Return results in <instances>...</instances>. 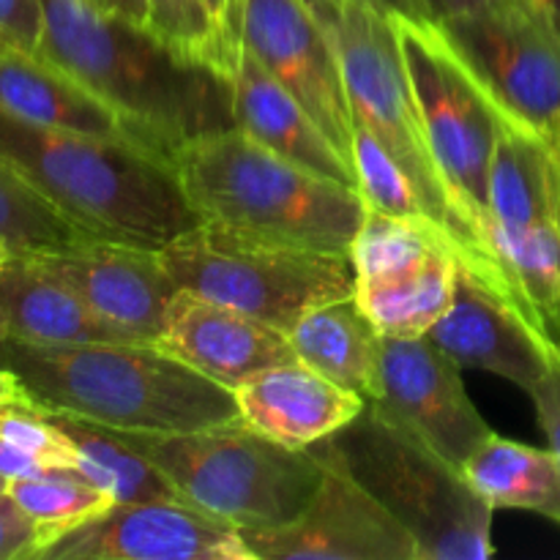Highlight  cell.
<instances>
[{"label":"cell","instance_id":"6da1fadb","mask_svg":"<svg viewBox=\"0 0 560 560\" xmlns=\"http://www.w3.org/2000/svg\"><path fill=\"white\" fill-rule=\"evenodd\" d=\"M38 3V58L109 104L140 145L173 159L189 142L235 126L233 77L184 58L148 25L91 0Z\"/></svg>","mask_w":560,"mask_h":560},{"label":"cell","instance_id":"7a4b0ae2","mask_svg":"<svg viewBox=\"0 0 560 560\" xmlns=\"http://www.w3.org/2000/svg\"><path fill=\"white\" fill-rule=\"evenodd\" d=\"M0 159L91 238L162 252L202 224L173 159L140 142L44 129L0 109Z\"/></svg>","mask_w":560,"mask_h":560},{"label":"cell","instance_id":"3957f363","mask_svg":"<svg viewBox=\"0 0 560 560\" xmlns=\"http://www.w3.org/2000/svg\"><path fill=\"white\" fill-rule=\"evenodd\" d=\"M9 366L44 410L126 432H189L238 421L233 388L159 342L33 345L5 337Z\"/></svg>","mask_w":560,"mask_h":560},{"label":"cell","instance_id":"277c9868","mask_svg":"<svg viewBox=\"0 0 560 560\" xmlns=\"http://www.w3.org/2000/svg\"><path fill=\"white\" fill-rule=\"evenodd\" d=\"M306 3L320 16L323 27L337 47L355 124L364 126L405 170L427 217L448 235L457 249L459 266L468 268L474 277L517 306L490 244L454 206L446 178L438 167L394 14L359 0H306Z\"/></svg>","mask_w":560,"mask_h":560},{"label":"cell","instance_id":"5b68a950","mask_svg":"<svg viewBox=\"0 0 560 560\" xmlns=\"http://www.w3.org/2000/svg\"><path fill=\"white\" fill-rule=\"evenodd\" d=\"M173 167L202 222L328 255H350L370 208L359 189L277 156L235 126L184 145Z\"/></svg>","mask_w":560,"mask_h":560},{"label":"cell","instance_id":"8992f818","mask_svg":"<svg viewBox=\"0 0 560 560\" xmlns=\"http://www.w3.org/2000/svg\"><path fill=\"white\" fill-rule=\"evenodd\" d=\"M348 470L383 503L419 547V560H487L495 556V509L383 405L366 402L348 427L310 448Z\"/></svg>","mask_w":560,"mask_h":560},{"label":"cell","instance_id":"52a82bcc","mask_svg":"<svg viewBox=\"0 0 560 560\" xmlns=\"http://www.w3.org/2000/svg\"><path fill=\"white\" fill-rule=\"evenodd\" d=\"M115 432L145 454L186 503L241 530L293 523L326 474L310 448L282 446L241 419L189 432Z\"/></svg>","mask_w":560,"mask_h":560},{"label":"cell","instance_id":"ba28073f","mask_svg":"<svg viewBox=\"0 0 560 560\" xmlns=\"http://www.w3.org/2000/svg\"><path fill=\"white\" fill-rule=\"evenodd\" d=\"M178 290L290 331L315 306L355 293L350 255L304 249L202 222L162 249Z\"/></svg>","mask_w":560,"mask_h":560},{"label":"cell","instance_id":"9c48e42d","mask_svg":"<svg viewBox=\"0 0 560 560\" xmlns=\"http://www.w3.org/2000/svg\"><path fill=\"white\" fill-rule=\"evenodd\" d=\"M394 20L438 167L454 206L487 241L490 164L506 115L438 22Z\"/></svg>","mask_w":560,"mask_h":560},{"label":"cell","instance_id":"30bf717a","mask_svg":"<svg viewBox=\"0 0 560 560\" xmlns=\"http://www.w3.org/2000/svg\"><path fill=\"white\" fill-rule=\"evenodd\" d=\"M441 27L509 120L560 145V22L547 5L501 0Z\"/></svg>","mask_w":560,"mask_h":560},{"label":"cell","instance_id":"8fae6325","mask_svg":"<svg viewBox=\"0 0 560 560\" xmlns=\"http://www.w3.org/2000/svg\"><path fill=\"white\" fill-rule=\"evenodd\" d=\"M241 49L252 55L353 162L355 118L337 47L306 0H241Z\"/></svg>","mask_w":560,"mask_h":560},{"label":"cell","instance_id":"7c38bea8","mask_svg":"<svg viewBox=\"0 0 560 560\" xmlns=\"http://www.w3.org/2000/svg\"><path fill=\"white\" fill-rule=\"evenodd\" d=\"M42 560H255L238 525L186 501L113 503Z\"/></svg>","mask_w":560,"mask_h":560},{"label":"cell","instance_id":"4fadbf2b","mask_svg":"<svg viewBox=\"0 0 560 560\" xmlns=\"http://www.w3.org/2000/svg\"><path fill=\"white\" fill-rule=\"evenodd\" d=\"M323 468L326 474L320 487L293 523L241 530L252 558L419 560L416 539L377 498H372L348 470L331 463H323Z\"/></svg>","mask_w":560,"mask_h":560},{"label":"cell","instance_id":"5bb4252c","mask_svg":"<svg viewBox=\"0 0 560 560\" xmlns=\"http://www.w3.org/2000/svg\"><path fill=\"white\" fill-rule=\"evenodd\" d=\"M370 402L383 405L457 468L492 432L470 402L459 366L427 337H383L377 392Z\"/></svg>","mask_w":560,"mask_h":560},{"label":"cell","instance_id":"9a60e30c","mask_svg":"<svg viewBox=\"0 0 560 560\" xmlns=\"http://www.w3.org/2000/svg\"><path fill=\"white\" fill-rule=\"evenodd\" d=\"M427 339L459 370L492 372L525 394L547 375L560 353L512 301L463 266L457 268L452 304L427 331Z\"/></svg>","mask_w":560,"mask_h":560},{"label":"cell","instance_id":"2e32d148","mask_svg":"<svg viewBox=\"0 0 560 560\" xmlns=\"http://www.w3.org/2000/svg\"><path fill=\"white\" fill-rule=\"evenodd\" d=\"M33 257L115 326L145 342L162 339L170 310L180 293L162 252L93 238L71 249Z\"/></svg>","mask_w":560,"mask_h":560},{"label":"cell","instance_id":"e0dca14e","mask_svg":"<svg viewBox=\"0 0 560 560\" xmlns=\"http://www.w3.org/2000/svg\"><path fill=\"white\" fill-rule=\"evenodd\" d=\"M159 345L228 388L268 366L299 361L288 331L184 290L170 310Z\"/></svg>","mask_w":560,"mask_h":560},{"label":"cell","instance_id":"ac0fdd59","mask_svg":"<svg viewBox=\"0 0 560 560\" xmlns=\"http://www.w3.org/2000/svg\"><path fill=\"white\" fill-rule=\"evenodd\" d=\"M241 421L290 448H312L348 427L366 399L304 361L268 366L233 388Z\"/></svg>","mask_w":560,"mask_h":560},{"label":"cell","instance_id":"d6986e66","mask_svg":"<svg viewBox=\"0 0 560 560\" xmlns=\"http://www.w3.org/2000/svg\"><path fill=\"white\" fill-rule=\"evenodd\" d=\"M0 317L11 339L33 345L145 342L98 315L33 255H9L0 266Z\"/></svg>","mask_w":560,"mask_h":560},{"label":"cell","instance_id":"ffe728a7","mask_svg":"<svg viewBox=\"0 0 560 560\" xmlns=\"http://www.w3.org/2000/svg\"><path fill=\"white\" fill-rule=\"evenodd\" d=\"M233 91L235 129L310 173L359 189L353 164L331 145L312 115L246 49H241L238 66L233 71Z\"/></svg>","mask_w":560,"mask_h":560},{"label":"cell","instance_id":"44dd1931","mask_svg":"<svg viewBox=\"0 0 560 560\" xmlns=\"http://www.w3.org/2000/svg\"><path fill=\"white\" fill-rule=\"evenodd\" d=\"M0 109L44 129L137 142L124 118L96 93L36 52L5 44L0 47Z\"/></svg>","mask_w":560,"mask_h":560},{"label":"cell","instance_id":"7402d4cb","mask_svg":"<svg viewBox=\"0 0 560 560\" xmlns=\"http://www.w3.org/2000/svg\"><path fill=\"white\" fill-rule=\"evenodd\" d=\"M560 219V145L503 120L490 164L487 228H528Z\"/></svg>","mask_w":560,"mask_h":560},{"label":"cell","instance_id":"603a6c76","mask_svg":"<svg viewBox=\"0 0 560 560\" xmlns=\"http://www.w3.org/2000/svg\"><path fill=\"white\" fill-rule=\"evenodd\" d=\"M288 334L299 361L361 394L366 402L375 397L383 334L355 293L315 306Z\"/></svg>","mask_w":560,"mask_h":560},{"label":"cell","instance_id":"cb8c5ba5","mask_svg":"<svg viewBox=\"0 0 560 560\" xmlns=\"http://www.w3.org/2000/svg\"><path fill=\"white\" fill-rule=\"evenodd\" d=\"M463 474L492 509H523L560 525V457L552 448L490 432L463 463Z\"/></svg>","mask_w":560,"mask_h":560},{"label":"cell","instance_id":"d4e9b609","mask_svg":"<svg viewBox=\"0 0 560 560\" xmlns=\"http://www.w3.org/2000/svg\"><path fill=\"white\" fill-rule=\"evenodd\" d=\"M457 255L446 246L399 271L355 282V299L383 337H427L457 288Z\"/></svg>","mask_w":560,"mask_h":560},{"label":"cell","instance_id":"484cf974","mask_svg":"<svg viewBox=\"0 0 560 560\" xmlns=\"http://www.w3.org/2000/svg\"><path fill=\"white\" fill-rule=\"evenodd\" d=\"M487 244L520 312L560 350V219L517 230L487 228Z\"/></svg>","mask_w":560,"mask_h":560},{"label":"cell","instance_id":"4316f807","mask_svg":"<svg viewBox=\"0 0 560 560\" xmlns=\"http://www.w3.org/2000/svg\"><path fill=\"white\" fill-rule=\"evenodd\" d=\"M44 410V408H42ZM77 448V474L107 492L115 503L135 501H184L173 481L137 448H131L115 430L80 416L44 410Z\"/></svg>","mask_w":560,"mask_h":560},{"label":"cell","instance_id":"83f0119b","mask_svg":"<svg viewBox=\"0 0 560 560\" xmlns=\"http://www.w3.org/2000/svg\"><path fill=\"white\" fill-rule=\"evenodd\" d=\"M0 241L11 255H49L93 238L0 159Z\"/></svg>","mask_w":560,"mask_h":560},{"label":"cell","instance_id":"f1b7e54d","mask_svg":"<svg viewBox=\"0 0 560 560\" xmlns=\"http://www.w3.org/2000/svg\"><path fill=\"white\" fill-rule=\"evenodd\" d=\"M9 495L42 528L47 547L66 530L88 523L115 503L74 468H49L38 476L9 481Z\"/></svg>","mask_w":560,"mask_h":560},{"label":"cell","instance_id":"f546056e","mask_svg":"<svg viewBox=\"0 0 560 560\" xmlns=\"http://www.w3.org/2000/svg\"><path fill=\"white\" fill-rule=\"evenodd\" d=\"M441 246L457 255L448 235L430 219H402L366 208L359 235L350 246V260H353L359 279H375L413 266Z\"/></svg>","mask_w":560,"mask_h":560},{"label":"cell","instance_id":"4dcf8cb0","mask_svg":"<svg viewBox=\"0 0 560 560\" xmlns=\"http://www.w3.org/2000/svg\"><path fill=\"white\" fill-rule=\"evenodd\" d=\"M151 31L195 63L233 77L238 58L219 36L208 0H148Z\"/></svg>","mask_w":560,"mask_h":560},{"label":"cell","instance_id":"1f68e13d","mask_svg":"<svg viewBox=\"0 0 560 560\" xmlns=\"http://www.w3.org/2000/svg\"><path fill=\"white\" fill-rule=\"evenodd\" d=\"M353 162L355 175H359V191L366 206L375 208V211L392 213V217L430 219L405 170L359 124H355L353 137Z\"/></svg>","mask_w":560,"mask_h":560},{"label":"cell","instance_id":"d6a6232c","mask_svg":"<svg viewBox=\"0 0 560 560\" xmlns=\"http://www.w3.org/2000/svg\"><path fill=\"white\" fill-rule=\"evenodd\" d=\"M44 541L42 528L20 509V503L5 492L0 495V560L42 558Z\"/></svg>","mask_w":560,"mask_h":560},{"label":"cell","instance_id":"836d02e7","mask_svg":"<svg viewBox=\"0 0 560 560\" xmlns=\"http://www.w3.org/2000/svg\"><path fill=\"white\" fill-rule=\"evenodd\" d=\"M38 38H42V3L0 0V44L36 52Z\"/></svg>","mask_w":560,"mask_h":560},{"label":"cell","instance_id":"e575fe53","mask_svg":"<svg viewBox=\"0 0 560 560\" xmlns=\"http://www.w3.org/2000/svg\"><path fill=\"white\" fill-rule=\"evenodd\" d=\"M528 397L534 399L536 419H539L541 432L547 435V443L560 457V353L547 370V375L530 388Z\"/></svg>","mask_w":560,"mask_h":560},{"label":"cell","instance_id":"d590c367","mask_svg":"<svg viewBox=\"0 0 560 560\" xmlns=\"http://www.w3.org/2000/svg\"><path fill=\"white\" fill-rule=\"evenodd\" d=\"M44 470H49L47 463H42L38 457L27 454L25 448L14 446L11 441L0 438V474H3L5 479H27V476L44 474Z\"/></svg>","mask_w":560,"mask_h":560},{"label":"cell","instance_id":"8d00e7d4","mask_svg":"<svg viewBox=\"0 0 560 560\" xmlns=\"http://www.w3.org/2000/svg\"><path fill=\"white\" fill-rule=\"evenodd\" d=\"M208 5L213 11L222 42L235 58H241V0H208Z\"/></svg>","mask_w":560,"mask_h":560},{"label":"cell","instance_id":"74e56055","mask_svg":"<svg viewBox=\"0 0 560 560\" xmlns=\"http://www.w3.org/2000/svg\"><path fill=\"white\" fill-rule=\"evenodd\" d=\"M495 3H501V0H421L427 16H430L432 22H438V25L459 20V16L479 14V11L490 9V5Z\"/></svg>","mask_w":560,"mask_h":560},{"label":"cell","instance_id":"f35d334b","mask_svg":"<svg viewBox=\"0 0 560 560\" xmlns=\"http://www.w3.org/2000/svg\"><path fill=\"white\" fill-rule=\"evenodd\" d=\"M93 5H98L102 11L109 14H118L124 20L137 22V25L151 27V9H148V0H91Z\"/></svg>","mask_w":560,"mask_h":560},{"label":"cell","instance_id":"ab89813d","mask_svg":"<svg viewBox=\"0 0 560 560\" xmlns=\"http://www.w3.org/2000/svg\"><path fill=\"white\" fill-rule=\"evenodd\" d=\"M25 402H36V399L31 397L25 383H22L9 366L0 364V410L14 408V405H25Z\"/></svg>","mask_w":560,"mask_h":560},{"label":"cell","instance_id":"60d3db41","mask_svg":"<svg viewBox=\"0 0 560 560\" xmlns=\"http://www.w3.org/2000/svg\"><path fill=\"white\" fill-rule=\"evenodd\" d=\"M359 3H370L394 16H408V20H430L421 0H359Z\"/></svg>","mask_w":560,"mask_h":560},{"label":"cell","instance_id":"b9f144b4","mask_svg":"<svg viewBox=\"0 0 560 560\" xmlns=\"http://www.w3.org/2000/svg\"><path fill=\"white\" fill-rule=\"evenodd\" d=\"M541 5H547V9L552 11V14H556V20L560 22V0H539Z\"/></svg>","mask_w":560,"mask_h":560},{"label":"cell","instance_id":"7bdbcfd3","mask_svg":"<svg viewBox=\"0 0 560 560\" xmlns=\"http://www.w3.org/2000/svg\"><path fill=\"white\" fill-rule=\"evenodd\" d=\"M9 255H11V252H9V246H5L3 241H0V266H3V262H5V257H9Z\"/></svg>","mask_w":560,"mask_h":560},{"label":"cell","instance_id":"ee69618b","mask_svg":"<svg viewBox=\"0 0 560 560\" xmlns=\"http://www.w3.org/2000/svg\"><path fill=\"white\" fill-rule=\"evenodd\" d=\"M9 492V479H5L3 474H0V495H5Z\"/></svg>","mask_w":560,"mask_h":560},{"label":"cell","instance_id":"f6af8a7d","mask_svg":"<svg viewBox=\"0 0 560 560\" xmlns=\"http://www.w3.org/2000/svg\"><path fill=\"white\" fill-rule=\"evenodd\" d=\"M9 337V334H5V326H3V317H0V342H3V339Z\"/></svg>","mask_w":560,"mask_h":560},{"label":"cell","instance_id":"bcb514c9","mask_svg":"<svg viewBox=\"0 0 560 560\" xmlns=\"http://www.w3.org/2000/svg\"><path fill=\"white\" fill-rule=\"evenodd\" d=\"M0 47H3V44H0Z\"/></svg>","mask_w":560,"mask_h":560}]
</instances>
